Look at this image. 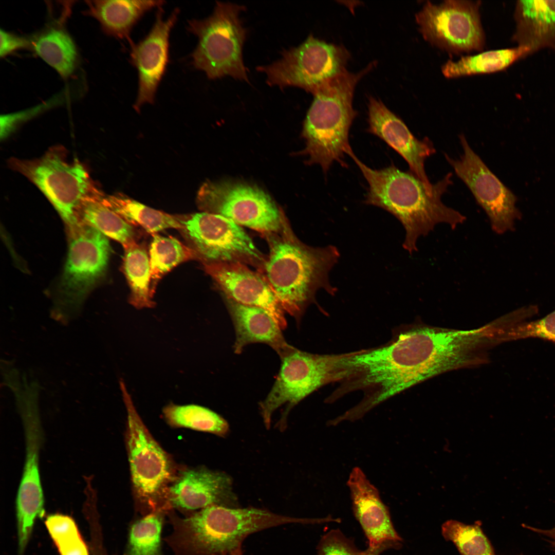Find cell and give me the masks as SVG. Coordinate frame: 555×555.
<instances>
[{
    "mask_svg": "<svg viewBox=\"0 0 555 555\" xmlns=\"http://www.w3.org/2000/svg\"><path fill=\"white\" fill-rule=\"evenodd\" d=\"M498 318L477 329L418 326L397 334L385 346V376L399 393L443 373L477 364L485 352L499 344Z\"/></svg>",
    "mask_w": 555,
    "mask_h": 555,
    "instance_id": "1",
    "label": "cell"
},
{
    "mask_svg": "<svg viewBox=\"0 0 555 555\" xmlns=\"http://www.w3.org/2000/svg\"><path fill=\"white\" fill-rule=\"evenodd\" d=\"M347 155L368 182L364 203L387 211L401 223L406 232L403 247L410 254L417 250L418 238L427 235L438 224L446 223L455 229L466 220L464 215L441 200L452 183L451 173L430 189L411 172L402 171L394 164L374 170L361 162L353 150Z\"/></svg>",
    "mask_w": 555,
    "mask_h": 555,
    "instance_id": "2",
    "label": "cell"
},
{
    "mask_svg": "<svg viewBox=\"0 0 555 555\" xmlns=\"http://www.w3.org/2000/svg\"><path fill=\"white\" fill-rule=\"evenodd\" d=\"M172 530L164 541L175 555H220L242 547L250 535L289 524H309L316 519L284 515L249 507L213 505L184 517L168 513Z\"/></svg>",
    "mask_w": 555,
    "mask_h": 555,
    "instance_id": "3",
    "label": "cell"
},
{
    "mask_svg": "<svg viewBox=\"0 0 555 555\" xmlns=\"http://www.w3.org/2000/svg\"><path fill=\"white\" fill-rule=\"evenodd\" d=\"M266 236L270 252L261 267L263 276L285 312L299 321L319 289L332 295L337 292L329 282V273L339 260V252L332 245H306L287 223L281 231Z\"/></svg>",
    "mask_w": 555,
    "mask_h": 555,
    "instance_id": "4",
    "label": "cell"
},
{
    "mask_svg": "<svg viewBox=\"0 0 555 555\" xmlns=\"http://www.w3.org/2000/svg\"><path fill=\"white\" fill-rule=\"evenodd\" d=\"M375 62L357 73L347 70L325 83L313 94V100L305 119L302 135L304 153L309 163L319 164L326 173L336 161L346 166L344 154L351 150L349 133L357 115L353 106L355 89Z\"/></svg>",
    "mask_w": 555,
    "mask_h": 555,
    "instance_id": "5",
    "label": "cell"
},
{
    "mask_svg": "<svg viewBox=\"0 0 555 555\" xmlns=\"http://www.w3.org/2000/svg\"><path fill=\"white\" fill-rule=\"evenodd\" d=\"M245 9L243 5L217 1L210 16L188 21V30L198 38L192 64L209 79L229 76L249 82L243 58L247 29L239 18Z\"/></svg>",
    "mask_w": 555,
    "mask_h": 555,
    "instance_id": "6",
    "label": "cell"
},
{
    "mask_svg": "<svg viewBox=\"0 0 555 555\" xmlns=\"http://www.w3.org/2000/svg\"><path fill=\"white\" fill-rule=\"evenodd\" d=\"M353 353L319 355L294 348L281 358L275 381L266 398L260 403L266 427L270 428L274 412L284 405L279 424L284 429L289 412L299 402L321 386L345 379Z\"/></svg>",
    "mask_w": 555,
    "mask_h": 555,
    "instance_id": "7",
    "label": "cell"
},
{
    "mask_svg": "<svg viewBox=\"0 0 555 555\" xmlns=\"http://www.w3.org/2000/svg\"><path fill=\"white\" fill-rule=\"evenodd\" d=\"M11 168L23 174L41 191L57 210L67 228L79 223L83 205L102 193L95 185L86 168L69 161L62 148H52L33 160L12 158Z\"/></svg>",
    "mask_w": 555,
    "mask_h": 555,
    "instance_id": "8",
    "label": "cell"
},
{
    "mask_svg": "<svg viewBox=\"0 0 555 555\" xmlns=\"http://www.w3.org/2000/svg\"><path fill=\"white\" fill-rule=\"evenodd\" d=\"M120 386L127 413V448L137 506L142 516L168 511L166 496L173 479L171 461L145 426L123 381Z\"/></svg>",
    "mask_w": 555,
    "mask_h": 555,
    "instance_id": "9",
    "label": "cell"
},
{
    "mask_svg": "<svg viewBox=\"0 0 555 555\" xmlns=\"http://www.w3.org/2000/svg\"><path fill=\"white\" fill-rule=\"evenodd\" d=\"M350 54L342 45L327 43L310 34L301 44L284 50L282 57L259 66L267 83L280 87H298L312 94L325 83L344 72Z\"/></svg>",
    "mask_w": 555,
    "mask_h": 555,
    "instance_id": "10",
    "label": "cell"
},
{
    "mask_svg": "<svg viewBox=\"0 0 555 555\" xmlns=\"http://www.w3.org/2000/svg\"><path fill=\"white\" fill-rule=\"evenodd\" d=\"M197 199L203 212L220 215L266 236L279 232L286 223L266 193L246 184L208 182L199 189Z\"/></svg>",
    "mask_w": 555,
    "mask_h": 555,
    "instance_id": "11",
    "label": "cell"
},
{
    "mask_svg": "<svg viewBox=\"0 0 555 555\" xmlns=\"http://www.w3.org/2000/svg\"><path fill=\"white\" fill-rule=\"evenodd\" d=\"M480 6V1H427L416 21L423 38L441 49L455 54L479 51L485 45Z\"/></svg>",
    "mask_w": 555,
    "mask_h": 555,
    "instance_id": "12",
    "label": "cell"
},
{
    "mask_svg": "<svg viewBox=\"0 0 555 555\" xmlns=\"http://www.w3.org/2000/svg\"><path fill=\"white\" fill-rule=\"evenodd\" d=\"M194 251L206 263L240 262L262 266L265 259L252 239L233 220L202 212L180 219Z\"/></svg>",
    "mask_w": 555,
    "mask_h": 555,
    "instance_id": "13",
    "label": "cell"
},
{
    "mask_svg": "<svg viewBox=\"0 0 555 555\" xmlns=\"http://www.w3.org/2000/svg\"><path fill=\"white\" fill-rule=\"evenodd\" d=\"M68 230L69 249L58 292L62 302L76 305L104 275L110 248L107 236L91 226L79 223Z\"/></svg>",
    "mask_w": 555,
    "mask_h": 555,
    "instance_id": "14",
    "label": "cell"
},
{
    "mask_svg": "<svg viewBox=\"0 0 555 555\" xmlns=\"http://www.w3.org/2000/svg\"><path fill=\"white\" fill-rule=\"evenodd\" d=\"M459 139L463 154L459 159L445 154L446 160L486 213L492 230L498 234L513 230L515 220L520 217L515 196L471 149L463 134Z\"/></svg>",
    "mask_w": 555,
    "mask_h": 555,
    "instance_id": "15",
    "label": "cell"
},
{
    "mask_svg": "<svg viewBox=\"0 0 555 555\" xmlns=\"http://www.w3.org/2000/svg\"><path fill=\"white\" fill-rule=\"evenodd\" d=\"M169 511L177 509L189 515L209 506L241 507L227 473L207 468L188 469L172 481L167 490Z\"/></svg>",
    "mask_w": 555,
    "mask_h": 555,
    "instance_id": "16",
    "label": "cell"
},
{
    "mask_svg": "<svg viewBox=\"0 0 555 555\" xmlns=\"http://www.w3.org/2000/svg\"><path fill=\"white\" fill-rule=\"evenodd\" d=\"M176 8L164 20L162 7L158 8L154 24L148 34L137 44H132L130 62L138 72V88L134 104L139 109L153 103L165 74L169 59V39L178 17Z\"/></svg>",
    "mask_w": 555,
    "mask_h": 555,
    "instance_id": "17",
    "label": "cell"
},
{
    "mask_svg": "<svg viewBox=\"0 0 555 555\" xmlns=\"http://www.w3.org/2000/svg\"><path fill=\"white\" fill-rule=\"evenodd\" d=\"M204 267L227 298L262 308L282 330L287 327L285 312L263 275L240 262L205 263Z\"/></svg>",
    "mask_w": 555,
    "mask_h": 555,
    "instance_id": "18",
    "label": "cell"
},
{
    "mask_svg": "<svg viewBox=\"0 0 555 555\" xmlns=\"http://www.w3.org/2000/svg\"><path fill=\"white\" fill-rule=\"evenodd\" d=\"M23 421L26 454L15 506L17 529L27 534L32 532L36 520L42 518L45 513L39 464L43 432L39 417L34 412H24Z\"/></svg>",
    "mask_w": 555,
    "mask_h": 555,
    "instance_id": "19",
    "label": "cell"
},
{
    "mask_svg": "<svg viewBox=\"0 0 555 555\" xmlns=\"http://www.w3.org/2000/svg\"><path fill=\"white\" fill-rule=\"evenodd\" d=\"M369 133L377 136L408 162L410 172L430 189L433 188L426 175L424 161L435 153L432 142L417 139L404 122L380 100L371 97L368 104Z\"/></svg>",
    "mask_w": 555,
    "mask_h": 555,
    "instance_id": "20",
    "label": "cell"
},
{
    "mask_svg": "<svg viewBox=\"0 0 555 555\" xmlns=\"http://www.w3.org/2000/svg\"><path fill=\"white\" fill-rule=\"evenodd\" d=\"M347 486L354 515L368 540L369 546L390 542L400 544L402 539L394 527L387 507L381 500L378 489L360 468L352 469Z\"/></svg>",
    "mask_w": 555,
    "mask_h": 555,
    "instance_id": "21",
    "label": "cell"
},
{
    "mask_svg": "<svg viewBox=\"0 0 555 555\" xmlns=\"http://www.w3.org/2000/svg\"><path fill=\"white\" fill-rule=\"evenodd\" d=\"M227 305L236 335L234 352L240 354L245 346L253 343L270 346L282 358L294 347L285 340L282 329L265 310L237 303L227 298Z\"/></svg>",
    "mask_w": 555,
    "mask_h": 555,
    "instance_id": "22",
    "label": "cell"
},
{
    "mask_svg": "<svg viewBox=\"0 0 555 555\" xmlns=\"http://www.w3.org/2000/svg\"><path fill=\"white\" fill-rule=\"evenodd\" d=\"M514 16L512 39L518 46L528 48L530 53L555 47V1H518Z\"/></svg>",
    "mask_w": 555,
    "mask_h": 555,
    "instance_id": "23",
    "label": "cell"
},
{
    "mask_svg": "<svg viewBox=\"0 0 555 555\" xmlns=\"http://www.w3.org/2000/svg\"><path fill=\"white\" fill-rule=\"evenodd\" d=\"M163 1L100 0L87 2L89 13L99 21L103 30L118 39H127L140 20Z\"/></svg>",
    "mask_w": 555,
    "mask_h": 555,
    "instance_id": "24",
    "label": "cell"
},
{
    "mask_svg": "<svg viewBox=\"0 0 555 555\" xmlns=\"http://www.w3.org/2000/svg\"><path fill=\"white\" fill-rule=\"evenodd\" d=\"M531 54L524 46L482 52L462 57L456 61H448L441 67L447 78L495 72L505 69L516 61Z\"/></svg>",
    "mask_w": 555,
    "mask_h": 555,
    "instance_id": "25",
    "label": "cell"
},
{
    "mask_svg": "<svg viewBox=\"0 0 555 555\" xmlns=\"http://www.w3.org/2000/svg\"><path fill=\"white\" fill-rule=\"evenodd\" d=\"M34 52L63 78L74 72L78 61L75 43L62 28L50 27L36 34L30 41Z\"/></svg>",
    "mask_w": 555,
    "mask_h": 555,
    "instance_id": "26",
    "label": "cell"
},
{
    "mask_svg": "<svg viewBox=\"0 0 555 555\" xmlns=\"http://www.w3.org/2000/svg\"><path fill=\"white\" fill-rule=\"evenodd\" d=\"M104 196L102 193L83 205L78 215L79 223L96 228L121 243L125 249L135 243L133 229L105 203Z\"/></svg>",
    "mask_w": 555,
    "mask_h": 555,
    "instance_id": "27",
    "label": "cell"
},
{
    "mask_svg": "<svg viewBox=\"0 0 555 555\" xmlns=\"http://www.w3.org/2000/svg\"><path fill=\"white\" fill-rule=\"evenodd\" d=\"M105 203L130 225H139L150 233L167 228L181 230L180 219L142 204L121 194L104 196Z\"/></svg>",
    "mask_w": 555,
    "mask_h": 555,
    "instance_id": "28",
    "label": "cell"
},
{
    "mask_svg": "<svg viewBox=\"0 0 555 555\" xmlns=\"http://www.w3.org/2000/svg\"><path fill=\"white\" fill-rule=\"evenodd\" d=\"M168 512L158 510L132 522L123 555H163L162 531Z\"/></svg>",
    "mask_w": 555,
    "mask_h": 555,
    "instance_id": "29",
    "label": "cell"
},
{
    "mask_svg": "<svg viewBox=\"0 0 555 555\" xmlns=\"http://www.w3.org/2000/svg\"><path fill=\"white\" fill-rule=\"evenodd\" d=\"M123 268L131 290L130 303L139 309L153 307L150 260L143 247L135 243L125 249Z\"/></svg>",
    "mask_w": 555,
    "mask_h": 555,
    "instance_id": "30",
    "label": "cell"
},
{
    "mask_svg": "<svg viewBox=\"0 0 555 555\" xmlns=\"http://www.w3.org/2000/svg\"><path fill=\"white\" fill-rule=\"evenodd\" d=\"M164 417L171 425L186 428L225 437L229 432L226 420L211 410L196 404L170 403L163 410Z\"/></svg>",
    "mask_w": 555,
    "mask_h": 555,
    "instance_id": "31",
    "label": "cell"
},
{
    "mask_svg": "<svg viewBox=\"0 0 555 555\" xmlns=\"http://www.w3.org/2000/svg\"><path fill=\"white\" fill-rule=\"evenodd\" d=\"M196 255L174 237L155 234L150 248L151 279L157 280L178 264Z\"/></svg>",
    "mask_w": 555,
    "mask_h": 555,
    "instance_id": "32",
    "label": "cell"
},
{
    "mask_svg": "<svg viewBox=\"0 0 555 555\" xmlns=\"http://www.w3.org/2000/svg\"><path fill=\"white\" fill-rule=\"evenodd\" d=\"M445 539L452 541L461 555H495L491 544L477 525L449 520L441 527Z\"/></svg>",
    "mask_w": 555,
    "mask_h": 555,
    "instance_id": "33",
    "label": "cell"
},
{
    "mask_svg": "<svg viewBox=\"0 0 555 555\" xmlns=\"http://www.w3.org/2000/svg\"><path fill=\"white\" fill-rule=\"evenodd\" d=\"M529 338L555 342V310L542 319L517 323L504 334V342Z\"/></svg>",
    "mask_w": 555,
    "mask_h": 555,
    "instance_id": "34",
    "label": "cell"
},
{
    "mask_svg": "<svg viewBox=\"0 0 555 555\" xmlns=\"http://www.w3.org/2000/svg\"><path fill=\"white\" fill-rule=\"evenodd\" d=\"M349 539L339 529H333L324 534L318 546L317 555H364Z\"/></svg>",
    "mask_w": 555,
    "mask_h": 555,
    "instance_id": "35",
    "label": "cell"
},
{
    "mask_svg": "<svg viewBox=\"0 0 555 555\" xmlns=\"http://www.w3.org/2000/svg\"><path fill=\"white\" fill-rule=\"evenodd\" d=\"M45 525L54 543L66 537L80 533L75 520L69 516L62 514L48 515Z\"/></svg>",
    "mask_w": 555,
    "mask_h": 555,
    "instance_id": "36",
    "label": "cell"
},
{
    "mask_svg": "<svg viewBox=\"0 0 555 555\" xmlns=\"http://www.w3.org/2000/svg\"><path fill=\"white\" fill-rule=\"evenodd\" d=\"M54 100L53 101L41 104L25 111L1 115V138L4 139L8 137L21 123L28 120L49 107L51 103L54 102Z\"/></svg>",
    "mask_w": 555,
    "mask_h": 555,
    "instance_id": "37",
    "label": "cell"
},
{
    "mask_svg": "<svg viewBox=\"0 0 555 555\" xmlns=\"http://www.w3.org/2000/svg\"><path fill=\"white\" fill-rule=\"evenodd\" d=\"M60 555H89L87 545L80 533L54 543Z\"/></svg>",
    "mask_w": 555,
    "mask_h": 555,
    "instance_id": "38",
    "label": "cell"
},
{
    "mask_svg": "<svg viewBox=\"0 0 555 555\" xmlns=\"http://www.w3.org/2000/svg\"><path fill=\"white\" fill-rule=\"evenodd\" d=\"M0 39L1 58L6 57L18 49L30 46V41L28 40L2 29L0 31Z\"/></svg>",
    "mask_w": 555,
    "mask_h": 555,
    "instance_id": "39",
    "label": "cell"
},
{
    "mask_svg": "<svg viewBox=\"0 0 555 555\" xmlns=\"http://www.w3.org/2000/svg\"><path fill=\"white\" fill-rule=\"evenodd\" d=\"M398 547L394 543H386L375 547H369L365 550L364 555H380L383 551L392 548Z\"/></svg>",
    "mask_w": 555,
    "mask_h": 555,
    "instance_id": "40",
    "label": "cell"
},
{
    "mask_svg": "<svg viewBox=\"0 0 555 555\" xmlns=\"http://www.w3.org/2000/svg\"><path fill=\"white\" fill-rule=\"evenodd\" d=\"M523 527L527 528L535 532H537L540 534H542L545 536H547L550 539V543L552 547L555 550V526L551 529L543 530L536 528H534L531 526L523 525Z\"/></svg>",
    "mask_w": 555,
    "mask_h": 555,
    "instance_id": "41",
    "label": "cell"
},
{
    "mask_svg": "<svg viewBox=\"0 0 555 555\" xmlns=\"http://www.w3.org/2000/svg\"><path fill=\"white\" fill-rule=\"evenodd\" d=\"M220 555H243V551L242 547L231 552L221 554Z\"/></svg>",
    "mask_w": 555,
    "mask_h": 555,
    "instance_id": "42",
    "label": "cell"
},
{
    "mask_svg": "<svg viewBox=\"0 0 555 555\" xmlns=\"http://www.w3.org/2000/svg\"><path fill=\"white\" fill-rule=\"evenodd\" d=\"M521 555H523V554H521Z\"/></svg>",
    "mask_w": 555,
    "mask_h": 555,
    "instance_id": "43",
    "label": "cell"
}]
</instances>
